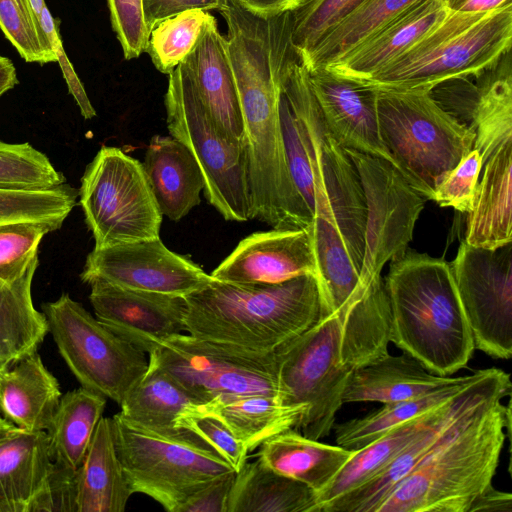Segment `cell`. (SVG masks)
<instances>
[{
	"mask_svg": "<svg viewBox=\"0 0 512 512\" xmlns=\"http://www.w3.org/2000/svg\"><path fill=\"white\" fill-rule=\"evenodd\" d=\"M89 285V300L96 318L145 353L185 331L184 297L126 289L101 281Z\"/></svg>",
	"mask_w": 512,
	"mask_h": 512,
	"instance_id": "2e32d148",
	"label": "cell"
},
{
	"mask_svg": "<svg viewBox=\"0 0 512 512\" xmlns=\"http://www.w3.org/2000/svg\"><path fill=\"white\" fill-rule=\"evenodd\" d=\"M148 357L201 404L254 394L280 399L276 351L249 352L181 333Z\"/></svg>",
	"mask_w": 512,
	"mask_h": 512,
	"instance_id": "7c38bea8",
	"label": "cell"
},
{
	"mask_svg": "<svg viewBox=\"0 0 512 512\" xmlns=\"http://www.w3.org/2000/svg\"><path fill=\"white\" fill-rule=\"evenodd\" d=\"M116 451L134 493H142L168 512L180 506L208 483L236 472L197 435L165 436L123 418L111 417Z\"/></svg>",
	"mask_w": 512,
	"mask_h": 512,
	"instance_id": "52a82bcc",
	"label": "cell"
},
{
	"mask_svg": "<svg viewBox=\"0 0 512 512\" xmlns=\"http://www.w3.org/2000/svg\"><path fill=\"white\" fill-rule=\"evenodd\" d=\"M54 231L36 222H14L0 225V279L13 283L24 275L38 259L43 237Z\"/></svg>",
	"mask_w": 512,
	"mask_h": 512,
	"instance_id": "7bdbcfd3",
	"label": "cell"
},
{
	"mask_svg": "<svg viewBox=\"0 0 512 512\" xmlns=\"http://www.w3.org/2000/svg\"><path fill=\"white\" fill-rule=\"evenodd\" d=\"M279 115L291 180L298 195L314 218L315 188L312 169L296 120L283 91L279 101Z\"/></svg>",
	"mask_w": 512,
	"mask_h": 512,
	"instance_id": "f6af8a7d",
	"label": "cell"
},
{
	"mask_svg": "<svg viewBox=\"0 0 512 512\" xmlns=\"http://www.w3.org/2000/svg\"><path fill=\"white\" fill-rule=\"evenodd\" d=\"M106 399L84 387L61 396L46 430L55 463L72 469L81 465L98 422L103 417Z\"/></svg>",
	"mask_w": 512,
	"mask_h": 512,
	"instance_id": "e575fe53",
	"label": "cell"
},
{
	"mask_svg": "<svg viewBox=\"0 0 512 512\" xmlns=\"http://www.w3.org/2000/svg\"><path fill=\"white\" fill-rule=\"evenodd\" d=\"M211 16L205 10L191 9L158 22L150 32L146 50L155 68L169 75L184 62Z\"/></svg>",
	"mask_w": 512,
	"mask_h": 512,
	"instance_id": "f35d334b",
	"label": "cell"
},
{
	"mask_svg": "<svg viewBox=\"0 0 512 512\" xmlns=\"http://www.w3.org/2000/svg\"><path fill=\"white\" fill-rule=\"evenodd\" d=\"M65 183L48 156L30 143L0 141V190H46Z\"/></svg>",
	"mask_w": 512,
	"mask_h": 512,
	"instance_id": "ab89813d",
	"label": "cell"
},
{
	"mask_svg": "<svg viewBox=\"0 0 512 512\" xmlns=\"http://www.w3.org/2000/svg\"><path fill=\"white\" fill-rule=\"evenodd\" d=\"M512 141L484 164L476 199L468 213L465 242L497 249L512 242Z\"/></svg>",
	"mask_w": 512,
	"mask_h": 512,
	"instance_id": "d4e9b609",
	"label": "cell"
},
{
	"mask_svg": "<svg viewBox=\"0 0 512 512\" xmlns=\"http://www.w3.org/2000/svg\"><path fill=\"white\" fill-rule=\"evenodd\" d=\"M236 284H277L302 275L316 277V260L307 228L273 229L242 239L210 274Z\"/></svg>",
	"mask_w": 512,
	"mask_h": 512,
	"instance_id": "ac0fdd59",
	"label": "cell"
},
{
	"mask_svg": "<svg viewBox=\"0 0 512 512\" xmlns=\"http://www.w3.org/2000/svg\"><path fill=\"white\" fill-rule=\"evenodd\" d=\"M364 0H304L291 11V42L299 58Z\"/></svg>",
	"mask_w": 512,
	"mask_h": 512,
	"instance_id": "b9f144b4",
	"label": "cell"
},
{
	"mask_svg": "<svg viewBox=\"0 0 512 512\" xmlns=\"http://www.w3.org/2000/svg\"><path fill=\"white\" fill-rule=\"evenodd\" d=\"M0 29L26 62H57L28 0H0Z\"/></svg>",
	"mask_w": 512,
	"mask_h": 512,
	"instance_id": "60d3db41",
	"label": "cell"
},
{
	"mask_svg": "<svg viewBox=\"0 0 512 512\" xmlns=\"http://www.w3.org/2000/svg\"><path fill=\"white\" fill-rule=\"evenodd\" d=\"M77 197L78 191L67 183L46 190H0V225L36 222L58 230L75 207Z\"/></svg>",
	"mask_w": 512,
	"mask_h": 512,
	"instance_id": "74e56055",
	"label": "cell"
},
{
	"mask_svg": "<svg viewBox=\"0 0 512 512\" xmlns=\"http://www.w3.org/2000/svg\"><path fill=\"white\" fill-rule=\"evenodd\" d=\"M468 512H512V495L490 484L474 499Z\"/></svg>",
	"mask_w": 512,
	"mask_h": 512,
	"instance_id": "f5cc1de1",
	"label": "cell"
},
{
	"mask_svg": "<svg viewBox=\"0 0 512 512\" xmlns=\"http://www.w3.org/2000/svg\"><path fill=\"white\" fill-rule=\"evenodd\" d=\"M476 372V377L453 398L444 416L415 438L379 473L327 505L323 512H374L394 486L425 458L457 417L493 393L512 389L509 374L500 369Z\"/></svg>",
	"mask_w": 512,
	"mask_h": 512,
	"instance_id": "e0dca14e",
	"label": "cell"
},
{
	"mask_svg": "<svg viewBox=\"0 0 512 512\" xmlns=\"http://www.w3.org/2000/svg\"><path fill=\"white\" fill-rule=\"evenodd\" d=\"M454 397L418 417L393 427L376 440L356 450L331 483L317 494L319 512H323L327 505L364 484L384 469L415 438L444 416Z\"/></svg>",
	"mask_w": 512,
	"mask_h": 512,
	"instance_id": "f546056e",
	"label": "cell"
},
{
	"mask_svg": "<svg viewBox=\"0 0 512 512\" xmlns=\"http://www.w3.org/2000/svg\"><path fill=\"white\" fill-rule=\"evenodd\" d=\"M184 63L202 103L216 124L233 140L245 142L240 101L226 39L219 32L214 16L204 26Z\"/></svg>",
	"mask_w": 512,
	"mask_h": 512,
	"instance_id": "44dd1931",
	"label": "cell"
},
{
	"mask_svg": "<svg viewBox=\"0 0 512 512\" xmlns=\"http://www.w3.org/2000/svg\"><path fill=\"white\" fill-rule=\"evenodd\" d=\"M236 472L220 477L190 496L178 512H226Z\"/></svg>",
	"mask_w": 512,
	"mask_h": 512,
	"instance_id": "f907efd6",
	"label": "cell"
},
{
	"mask_svg": "<svg viewBox=\"0 0 512 512\" xmlns=\"http://www.w3.org/2000/svg\"><path fill=\"white\" fill-rule=\"evenodd\" d=\"M132 494L116 451L111 418L102 417L77 468V512H122Z\"/></svg>",
	"mask_w": 512,
	"mask_h": 512,
	"instance_id": "83f0119b",
	"label": "cell"
},
{
	"mask_svg": "<svg viewBox=\"0 0 512 512\" xmlns=\"http://www.w3.org/2000/svg\"><path fill=\"white\" fill-rule=\"evenodd\" d=\"M449 265L475 349L494 359H510L512 242L485 249L464 241Z\"/></svg>",
	"mask_w": 512,
	"mask_h": 512,
	"instance_id": "5bb4252c",
	"label": "cell"
},
{
	"mask_svg": "<svg viewBox=\"0 0 512 512\" xmlns=\"http://www.w3.org/2000/svg\"><path fill=\"white\" fill-rule=\"evenodd\" d=\"M225 0H143L149 32L161 20L191 9L218 10Z\"/></svg>",
	"mask_w": 512,
	"mask_h": 512,
	"instance_id": "816d5d0a",
	"label": "cell"
},
{
	"mask_svg": "<svg viewBox=\"0 0 512 512\" xmlns=\"http://www.w3.org/2000/svg\"><path fill=\"white\" fill-rule=\"evenodd\" d=\"M38 265L36 259L13 283L0 279V371L37 352L49 332L44 313L35 308L32 300Z\"/></svg>",
	"mask_w": 512,
	"mask_h": 512,
	"instance_id": "1f68e13d",
	"label": "cell"
},
{
	"mask_svg": "<svg viewBox=\"0 0 512 512\" xmlns=\"http://www.w3.org/2000/svg\"><path fill=\"white\" fill-rule=\"evenodd\" d=\"M142 165L162 215L179 221L200 204L204 189L200 167L177 139L153 136Z\"/></svg>",
	"mask_w": 512,
	"mask_h": 512,
	"instance_id": "7402d4cb",
	"label": "cell"
},
{
	"mask_svg": "<svg viewBox=\"0 0 512 512\" xmlns=\"http://www.w3.org/2000/svg\"><path fill=\"white\" fill-rule=\"evenodd\" d=\"M308 74L323 120L336 141L344 149L379 157L393 165L379 136L376 91L326 67L308 70Z\"/></svg>",
	"mask_w": 512,
	"mask_h": 512,
	"instance_id": "d6986e66",
	"label": "cell"
},
{
	"mask_svg": "<svg viewBox=\"0 0 512 512\" xmlns=\"http://www.w3.org/2000/svg\"><path fill=\"white\" fill-rule=\"evenodd\" d=\"M384 286L390 342L436 375L467 366L475 347L449 263L406 251L391 261Z\"/></svg>",
	"mask_w": 512,
	"mask_h": 512,
	"instance_id": "3957f363",
	"label": "cell"
},
{
	"mask_svg": "<svg viewBox=\"0 0 512 512\" xmlns=\"http://www.w3.org/2000/svg\"><path fill=\"white\" fill-rule=\"evenodd\" d=\"M168 76L164 97L167 128L199 165L205 198L227 221L250 220L245 142L233 140L216 124L184 62Z\"/></svg>",
	"mask_w": 512,
	"mask_h": 512,
	"instance_id": "ba28073f",
	"label": "cell"
},
{
	"mask_svg": "<svg viewBox=\"0 0 512 512\" xmlns=\"http://www.w3.org/2000/svg\"><path fill=\"white\" fill-rule=\"evenodd\" d=\"M511 43L512 4L487 13L449 12L403 54L358 83L430 92L445 81L478 76L510 51Z\"/></svg>",
	"mask_w": 512,
	"mask_h": 512,
	"instance_id": "277c9868",
	"label": "cell"
},
{
	"mask_svg": "<svg viewBox=\"0 0 512 512\" xmlns=\"http://www.w3.org/2000/svg\"><path fill=\"white\" fill-rule=\"evenodd\" d=\"M449 12L442 0H418L338 60L323 67L338 76L364 81L408 50Z\"/></svg>",
	"mask_w": 512,
	"mask_h": 512,
	"instance_id": "ffe728a7",
	"label": "cell"
},
{
	"mask_svg": "<svg viewBox=\"0 0 512 512\" xmlns=\"http://www.w3.org/2000/svg\"><path fill=\"white\" fill-rule=\"evenodd\" d=\"M482 168V157L473 148L437 186L432 200L441 207L468 214L476 199Z\"/></svg>",
	"mask_w": 512,
	"mask_h": 512,
	"instance_id": "bcb514c9",
	"label": "cell"
},
{
	"mask_svg": "<svg viewBox=\"0 0 512 512\" xmlns=\"http://www.w3.org/2000/svg\"><path fill=\"white\" fill-rule=\"evenodd\" d=\"M28 2L35 14L42 33L57 56V62L62 70L68 91L76 101L81 115L86 120L94 118L96 111L64 50L59 33V19L53 18L44 0H28Z\"/></svg>",
	"mask_w": 512,
	"mask_h": 512,
	"instance_id": "c3c4849f",
	"label": "cell"
},
{
	"mask_svg": "<svg viewBox=\"0 0 512 512\" xmlns=\"http://www.w3.org/2000/svg\"><path fill=\"white\" fill-rule=\"evenodd\" d=\"M278 384L284 405L308 406L298 431L320 440L333 430L351 372L341 356V325L336 313L276 350Z\"/></svg>",
	"mask_w": 512,
	"mask_h": 512,
	"instance_id": "8fae6325",
	"label": "cell"
},
{
	"mask_svg": "<svg viewBox=\"0 0 512 512\" xmlns=\"http://www.w3.org/2000/svg\"><path fill=\"white\" fill-rule=\"evenodd\" d=\"M82 282L184 297L213 277L189 257L168 249L160 238L94 248L80 273Z\"/></svg>",
	"mask_w": 512,
	"mask_h": 512,
	"instance_id": "9a60e30c",
	"label": "cell"
},
{
	"mask_svg": "<svg viewBox=\"0 0 512 512\" xmlns=\"http://www.w3.org/2000/svg\"><path fill=\"white\" fill-rule=\"evenodd\" d=\"M18 84L13 62L0 54V97Z\"/></svg>",
	"mask_w": 512,
	"mask_h": 512,
	"instance_id": "9f6ffc18",
	"label": "cell"
},
{
	"mask_svg": "<svg viewBox=\"0 0 512 512\" xmlns=\"http://www.w3.org/2000/svg\"><path fill=\"white\" fill-rule=\"evenodd\" d=\"M282 91L296 120L312 169L314 218L326 220L337 229L360 270L366 204L358 171L346 150L328 130L311 90L308 70L300 59L289 66Z\"/></svg>",
	"mask_w": 512,
	"mask_h": 512,
	"instance_id": "8992f818",
	"label": "cell"
},
{
	"mask_svg": "<svg viewBox=\"0 0 512 512\" xmlns=\"http://www.w3.org/2000/svg\"><path fill=\"white\" fill-rule=\"evenodd\" d=\"M179 429L188 430L221 455L238 472L248 458V451L225 422L207 410L205 404L186 412L177 421Z\"/></svg>",
	"mask_w": 512,
	"mask_h": 512,
	"instance_id": "ee69618b",
	"label": "cell"
},
{
	"mask_svg": "<svg viewBox=\"0 0 512 512\" xmlns=\"http://www.w3.org/2000/svg\"><path fill=\"white\" fill-rule=\"evenodd\" d=\"M226 512H319L317 493L259 459L236 472Z\"/></svg>",
	"mask_w": 512,
	"mask_h": 512,
	"instance_id": "4dcf8cb0",
	"label": "cell"
},
{
	"mask_svg": "<svg viewBox=\"0 0 512 512\" xmlns=\"http://www.w3.org/2000/svg\"><path fill=\"white\" fill-rule=\"evenodd\" d=\"M381 142L393 166L426 200L473 149L474 132L446 112L430 92L377 90Z\"/></svg>",
	"mask_w": 512,
	"mask_h": 512,
	"instance_id": "5b68a950",
	"label": "cell"
},
{
	"mask_svg": "<svg viewBox=\"0 0 512 512\" xmlns=\"http://www.w3.org/2000/svg\"><path fill=\"white\" fill-rule=\"evenodd\" d=\"M471 375L460 378L447 386L430 393L394 403L383 404L364 417L350 419L334 424L336 444L352 450H358L379 438L393 427L409 421L439 406L458 394L475 377Z\"/></svg>",
	"mask_w": 512,
	"mask_h": 512,
	"instance_id": "d590c367",
	"label": "cell"
},
{
	"mask_svg": "<svg viewBox=\"0 0 512 512\" xmlns=\"http://www.w3.org/2000/svg\"><path fill=\"white\" fill-rule=\"evenodd\" d=\"M205 406L225 422L248 453L281 432L298 430L308 410L305 404L284 405L278 397L265 394L233 397Z\"/></svg>",
	"mask_w": 512,
	"mask_h": 512,
	"instance_id": "836d02e7",
	"label": "cell"
},
{
	"mask_svg": "<svg viewBox=\"0 0 512 512\" xmlns=\"http://www.w3.org/2000/svg\"><path fill=\"white\" fill-rule=\"evenodd\" d=\"M29 512H77V469L54 462Z\"/></svg>",
	"mask_w": 512,
	"mask_h": 512,
	"instance_id": "681fc988",
	"label": "cell"
},
{
	"mask_svg": "<svg viewBox=\"0 0 512 512\" xmlns=\"http://www.w3.org/2000/svg\"><path fill=\"white\" fill-rule=\"evenodd\" d=\"M16 429L14 424L0 416V442L9 437Z\"/></svg>",
	"mask_w": 512,
	"mask_h": 512,
	"instance_id": "6f0895ef",
	"label": "cell"
},
{
	"mask_svg": "<svg viewBox=\"0 0 512 512\" xmlns=\"http://www.w3.org/2000/svg\"><path fill=\"white\" fill-rule=\"evenodd\" d=\"M356 450L310 439L296 429L281 432L260 445L257 453L265 466L312 488L325 489Z\"/></svg>",
	"mask_w": 512,
	"mask_h": 512,
	"instance_id": "4316f807",
	"label": "cell"
},
{
	"mask_svg": "<svg viewBox=\"0 0 512 512\" xmlns=\"http://www.w3.org/2000/svg\"><path fill=\"white\" fill-rule=\"evenodd\" d=\"M361 181L366 223L359 285L366 288L381 276L384 265L403 255L427 201L389 162L345 149Z\"/></svg>",
	"mask_w": 512,
	"mask_h": 512,
	"instance_id": "4fadbf2b",
	"label": "cell"
},
{
	"mask_svg": "<svg viewBox=\"0 0 512 512\" xmlns=\"http://www.w3.org/2000/svg\"><path fill=\"white\" fill-rule=\"evenodd\" d=\"M511 392L497 391L457 417L374 512H468L492 484L510 434V403L501 400Z\"/></svg>",
	"mask_w": 512,
	"mask_h": 512,
	"instance_id": "6da1fadb",
	"label": "cell"
},
{
	"mask_svg": "<svg viewBox=\"0 0 512 512\" xmlns=\"http://www.w3.org/2000/svg\"><path fill=\"white\" fill-rule=\"evenodd\" d=\"M113 31L124 58H138L146 52L150 32L145 20L143 0H107Z\"/></svg>",
	"mask_w": 512,
	"mask_h": 512,
	"instance_id": "7dc6e473",
	"label": "cell"
},
{
	"mask_svg": "<svg viewBox=\"0 0 512 512\" xmlns=\"http://www.w3.org/2000/svg\"><path fill=\"white\" fill-rule=\"evenodd\" d=\"M459 378L433 374L406 352L397 356L388 353L350 372L343 402H399L430 393Z\"/></svg>",
	"mask_w": 512,
	"mask_h": 512,
	"instance_id": "603a6c76",
	"label": "cell"
},
{
	"mask_svg": "<svg viewBox=\"0 0 512 512\" xmlns=\"http://www.w3.org/2000/svg\"><path fill=\"white\" fill-rule=\"evenodd\" d=\"M62 394L37 352L0 371V416L26 431H46Z\"/></svg>",
	"mask_w": 512,
	"mask_h": 512,
	"instance_id": "cb8c5ba5",
	"label": "cell"
},
{
	"mask_svg": "<svg viewBox=\"0 0 512 512\" xmlns=\"http://www.w3.org/2000/svg\"><path fill=\"white\" fill-rule=\"evenodd\" d=\"M450 12L487 13L512 4V0H442Z\"/></svg>",
	"mask_w": 512,
	"mask_h": 512,
	"instance_id": "db71d44e",
	"label": "cell"
},
{
	"mask_svg": "<svg viewBox=\"0 0 512 512\" xmlns=\"http://www.w3.org/2000/svg\"><path fill=\"white\" fill-rule=\"evenodd\" d=\"M418 0H364L300 58L307 70L338 60Z\"/></svg>",
	"mask_w": 512,
	"mask_h": 512,
	"instance_id": "8d00e7d4",
	"label": "cell"
},
{
	"mask_svg": "<svg viewBox=\"0 0 512 512\" xmlns=\"http://www.w3.org/2000/svg\"><path fill=\"white\" fill-rule=\"evenodd\" d=\"M476 79V93L470 129L473 148L484 164L497 150L512 141L511 50Z\"/></svg>",
	"mask_w": 512,
	"mask_h": 512,
	"instance_id": "d6a6232c",
	"label": "cell"
},
{
	"mask_svg": "<svg viewBox=\"0 0 512 512\" xmlns=\"http://www.w3.org/2000/svg\"><path fill=\"white\" fill-rule=\"evenodd\" d=\"M247 9L261 14L274 15L286 11H292L304 0H237Z\"/></svg>",
	"mask_w": 512,
	"mask_h": 512,
	"instance_id": "11a10c76",
	"label": "cell"
},
{
	"mask_svg": "<svg viewBox=\"0 0 512 512\" xmlns=\"http://www.w3.org/2000/svg\"><path fill=\"white\" fill-rule=\"evenodd\" d=\"M184 300L187 334L262 354L275 352L325 315L313 275L277 284H236L213 278Z\"/></svg>",
	"mask_w": 512,
	"mask_h": 512,
	"instance_id": "7a4b0ae2",
	"label": "cell"
},
{
	"mask_svg": "<svg viewBox=\"0 0 512 512\" xmlns=\"http://www.w3.org/2000/svg\"><path fill=\"white\" fill-rule=\"evenodd\" d=\"M59 354L81 384L120 404L148 367L146 353L92 316L68 293L42 305Z\"/></svg>",
	"mask_w": 512,
	"mask_h": 512,
	"instance_id": "30bf717a",
	"label": "cell"
},
{
	"mask_svg": "<svg viewBox=\"0 0 512 512\" xmlns=\"http://www.w3.org/2000/svg\"><path fill=\"white\" fill-rule=\"evenodd\" d=\"M78 196L94 248L159 237L163 215L143 165L120 148H100L86 166Z\"/></svg>",
	"mask_w": 512,
	"mask_h": 512,
	"instance_id": "9c48e42d",
	"label": "cell"
},
{
	"mask_svg": "<svg viewBox=\"0 0 512 512\" xmlns=\"http://www.w3.org/2000/svg\"><path fill=\"white\" fill-rule=\"evenodd\" d=\"M119 405V414L127 421L153 433L178 436L187 430L177 428L176 421L203 404L197 402L155 360L148 357L145 373Z\"/></svg>",
	"mask_w": 512,
	"mask_h": 512,
	"instance_id": "f1b7e54d",
	"label": "cell"
},
{
	"mask_svg": "<svg viewBox=\"0 0 512 512\" xmlns=\"http://www.w3.org/2000/svg\"><path fill=\"white\" fill-rule=\"evenodd\" d=\"M54 466L46 431L17 428L0 442V512H29Z\"/></svg>",
	"mask_w": 512,
	"mask_h": 512,
	"instance_id": "484cf974",
	"label": "cell"
}]
</instances>
